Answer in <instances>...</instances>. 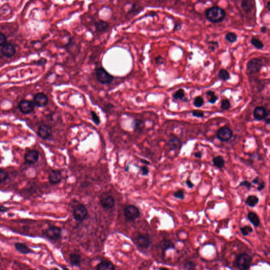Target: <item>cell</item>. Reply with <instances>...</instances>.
<instances>
[{"instance_id":"obj_1","label":"cell","mask_w":270,"mask_h":270,"mask_svg":"<svg viewBox=\"0 0 270 270\" xmlns=\"http://www.w3.org/2000/svg\"><path fill=\"white\" fill-rule=\"evenodd\" d=\"M225 11L219 6H213L205 11L206 19L212 23L222 22L225 18Z\"/></svg>"},{"instance_id":"obj_2","label":"cell","mask_w":270,"mask_h":270,"mask_svg":"<svg viewBox=\"0 0 270 270\" xmlns=\"http://www.w3.org/2000/svg\"><path fill=\"white\" fill-rule=\"evenodd\" d=\"M252 260L253 258L250 255L243 253L236 256L234 261V264L236 268L239 270H248L250 268Z\"/></svg>"},{"instance_id":"obj_3","label":"cell","mask_w":270,"mask_h":270,"mask_svg":"<svg viewBox=\"0 0 270 270\" xmlns=\"http://www.w3.org/2000/svg\"><path fill=\"white\" fill-rule=\"evenodd\" d=\"M88 210L84 204H79L74 207L72 210V215L75 220L82 222L87 217Z\"/></svg>"},{"instance_id":"obj_4","label":"cell","mask_w":270,"mask_h":270,"mask_svg":"<svg viewBox=\"0 0 270 270\" xmlns=\"http://www.w3.org/2000/svg\"><path fill=\"white\" fill-rule=\"evenodd\" d=\"M96 76L98 81L102 84H110L114 80V77L108 73L104 68L99 67L96 70Z\"/></svg>"},{"instance_id":"obj_5","label":"cell","mask_w":270,"mask_h":270,"mask_svg":"<svg viewBox=\"0 0 270 270\" xmlns=\"http://www.w3.org/2000/svg\"><path fill=\"white\" fill-rule=\"evenodd\" d=\"M44 236L49 240L53 241L60 240L62 235V230L61 228L58 226H50L46 229L43 232Z\"/></svg>"},{"instance_id":"obj_6","label":"cell","mask_w":270,"mask_h":270,"mask_svg":"<svg viewBox=\"0 0 270 270\" xmlns=\"http://www.w3.org/2000/svg\"><path fill=\"white\" fill-rule=\"evenodd\" d=\"M263 67L262 61L259 58H253L250 60L246 64L247 71L249 74L258 73L260 71Z\"/></svg>"},{"instance_id":"obj_7","label":"cell","mask_w":270,"mask_h":270,"mask_svg":"<svg viewBox=\"0 0 270 270\" xmlns=\"http://www.w3.org/2000/svg\"><path fill=\"white\" fill-rule=\"evenodd\" d=\"M124 215L127 220L133 221L140 216V212L136 206L129 205L125 208Z\"/></svg>"},{"instance_id":"obj_8","label":"cell","mask_w":270,"mask_h":270,"mask_svg":"<svg viewBox=\"0 0 270 270\" xmlns=\"http://www.w3.org/2000/svg\"><path fill=\"white\" fill-rule=\"evenodd\" d=\"M34 102L30 100H22L20 101L18 107L20 111L24 114H29L34 110Z\"/></svg>"},{"instance_id":"obj_9","label":"cell","mask_w":270,"mask_h":270,"mask_svg":"<svg viewBox=\"0 0 270 270\" xmlns=\"http://www.w3.org/2000/svg\"><path fill=\"white\" fill-rule=\"evenodd\" d=\"M135 242L140 248L146 249L150 246V238L148 234H139L135 238Z\"/></svg>"},{"instance_id":"obj_10","label":"cell","mask_w":270,"mask_h":270,"mask_svg":"<svg viewBox=\"0 0 270 270\" xmlns=\"http://www.w3.org/2000/svg\"><path fill=\"white\" fill-rule=\"evenodd\" d=\"M233 136V132L230 128L223 127L220 128L217 132V137L219 140L226 142L230 140Z\"/></svg>"},{"instance_id":"obj_11","label":"cell","mask_w":270,"mask_h":270,"mask_svg":"<svg viewBox=\"0 0 270 270\" xmlns=\"http://www.w3.org/2000/svg\"><path fill=\"white\" fill-rule=\"evenodd\" d=\"M52 134V130L50 126L46 124H41L39 126L37 135L42 139H46Z\"/></svg>"},{"instance_id":"obj_12","label":"cell","mask_w":270,"mask_h":270,"mask_svg":"<svg viewBox=\"0 0 270 270\" xmlns=\"http://www.w3.org/2000/svg\"><path fill=\"white\" fill-rule=\"evenodd\" d=\"M39 158V153L35 150H30L25 154L24 159L25 162L28 165H34L38 162Z\"/></svg>"},{"instance_id":"obj_13","label":"cell","mask_w":270,"mask_h":270,"mask_svg":"<svg viewBox=\"0 0 270 270\" xmlns=\"http://www.w3.org/2000/svg\"><path fill=\"white\" fill-rule=\"evenodd\" d=\"M33 102L36 106L42 108L46 106L48 102V97L43 92H39L34 95Z\"/></svg>"},{"instance_id":"obj_14","label":"cell","mask_w":270,"mask_h":270,"mask_svg":"<svg viewBox=\"0 0 270 270\" xmlns=\"http://www.w3.org/2000/svg\"><path fill=\"white\" fill-rule=\"evenodd\" d=\"M16 52V49L13 44L11 43H6L1 46V53L3 56L6 58H10L14 56Z\"/></svg>"},{"instance_id":"obj_15","label":"cell","mask_w":270,"mask_h":270,"mask_svg":"<svg viewBox=\"0 0 270 270\" xmlns=\"http://www.w3.org/2000/svg\"><path fill=\"white\" fill-rule=\"evenodd\" d=\"M62 177V174L60 170H52L49 175V181L52 185H56L61 182Z\"/></svg>"},{"instance_id":"obj_16","label":"cell","mask_w":270,"mask_h":270,"mask_svg":"<svg viewBox=\"0 0 270 270\" xmlns=\"http://www.w3.org/2000/svg\"><path fill=\"white\" fill-rule=\"evenodd\" d=\"M100 204L104 210H110L114 207L115 201L111 196H105L100 200Z\"/></svg>"},{"instance_id":"obj_17","label":"cell","mask_w":270,"mask_h":270,"mask_svg":"<svg viewBox=\"0 0 270 270\" xmlns=\"http://www.w3.org/2000/svg\"><path fill=\"white\" fill-rule=\"evenodd\" d=\"M266 109L263 107H257L253 111V116L256 120L261 121L264 119L266 116Z\"/></svg>"},{"instance_id":"obj_18","label":"cell","mask_w":270,"mask_h":270,"mask_svg":"<svg viewBox=\"0 0 270 270\" xmlns=\"http://www.w3.org/2000/svg\"><path fill=\"white\" fill-rule=\"evenodd\" d=\"M96 268L100 270H114L115 266L110 261L103 260L97 264Z\"/></svg>"},{"instance_id":"obj_19","label":"cell","mask_w":270,"mask_h":270,"mask_svg":"<svg viewBox=\"0 0 270 270\" xmlns=\"http://www.w3.org/2000/svg\"><path fill=\"white\" fill-rule=\"evenodd\" d=\"M14 247L17 251L22 254H28L32 253V251L27 246L26 244L22 243L16 242L14 243Z\"/></svg>"},{"instance_id":"obj_20","label":"cell","mask_w":270,"mask_h":270,"mask_svg":"<svg viewBox=\"0 0 270 270\" xmlns=\"http://www.w3.org/2000/svg\"><path fill=\"white\" fill-rule=\"evenodd\" d=\"M69 260L71 265L79 267L81 262V257L79 254L72 253L69 255Z\"/></svg>"},{"instance_id":"obj_21","label":"cell","mask_w":270,"mask_h":270,"mask_svg":"<svg viewBox=\"0 0 270 270\" xmlns=\"http://www.w3.org/2000/svg\"><path fill=\"white\" fill-rule=\"evenodd\" d=\"M248 220L255 227H257L260 226L261 224L260 220L256 213L253 212H248Z\"/></svg>"},{"instance_id":"obj_22","label":"cell","mask_w":270,"mask_h":270,"mask_svg":"<svg viewBox=\"0 0 270 270\" xmlns=\"http://www.w3.org/2000/svg\"><path fill=\"white\" fill-rule=\"evenodd\" d=\"M94 26L96 30L99 32H106L109 28V24L108 22L104 21L103 20H99V21L94 23Z\"/></svg>"},{"instance_id":"obj_23","label":"cell","mask_w":270,"mask_h":270,"mask_svg":"<svg viewBox=\"0 0 270 270\" xmlns=\"http://www.w3.org/2000/svg\"><path fill=\"white\" fill-rule=\"evenodd\" d=\"M259 202V198L255 195H249L246 198L245 203L251 207H254Z\"/></svg>"},{"instance_id":"obj_24","label":"cell","mask_w":270,"mask_h":270,"mask_svg":"<svg viewBox=\"0 0 270 270\" xmlns=\"http://www.w3.org/2000/svg\"><path fill=\"white\" fill-rule=\"evenodd\" d=\"M181 146L180 140L177 137H173L169 140L168 143V147L170 150H174L177 148H179Z\"/></svg>"},{"instance_id":"obj_25","label":"cell","mask_w":270,"mask_h":270,"mask_svg":"<svg viewBox=\"0 0 270 270\" xmlns=\"http://www.w3.org/2000/svg\"><path fill=\"white\" fill-rule=\"evenodd\" d=\"M159 246L164 252L168 250V249L175 248L174 243L170 240H164L160 242Z\"/></svg>"},{"instance_id":"obj_26","label":"cell","mask_w":270,"mask_h":270,"mask_svg":"<svg viewBox=\"0 0 270 270\" xmlns=\"http://www.w3.org/2000/svg\"><path fill=\"white\" fill-rule=\"evenodd\" d=\"M241 8L244 12L249 13L253 9V3L251 0H244L242 2Z\"/></svg>"},{"instance_id":"obj_27","label":"cell","mask_w":270,"mask_h":270,"mask_svg":"<svg viewBox=\"0 0 270 270\" xmlns=\"http://www.w3.org/2000/svg\"><path fill=\"white\" fill-rule=\"evenodd\" d=\"M212 162L214 166L220 169H222L225 166V160L221 156H217L213 159Z\"/></svg>"},{"instance_id":"obj_28","label":"cell","mask_w":270,"mask_h":270,"mask_svg":"<svg viewBox=\"0 0 270 270\" xmlns=\"http://www.w3.org/2000/svg\"><path fill=\"white\" fill-rule=\"evenodd\" d=\"M218 78L223 81L228 80L230 78V75L229 72L225 69H220L218 73Z\"/></svg>"},{"instance_id":"obj_29","label":"cell","mask_w":270,"mask_h":270,"mask_svg":"<svg viewBox=\"0 0 270 270\" xmlns=\"http://www.w3.org/2000/svg\"><path fill=\"white\" fill-rule=\"evenodd\" d=\"M206 94L208 98V102L212 104H214L218 100V97L215 95V92L212 91H208L206 92Z\"/></svg>"},{"instance_id":"obj_30","label":"cell","mask_w":270,"mask_h":270,"mask_svg":"<svg viewBox=\"0 0 270 270\" xmlns=\"http://www.w3.org/2000/svg\"><path fill=\"white\" fill-rule=\"evenodd\" d=\"M253 228L248 225L242 226L240 228L241 232L244 236H248L249 234L253 232Z\"/></svg>"},{"instance_id":"obj_31","label":"cell","mask_w":270,"mask_h":270,"mask_svg":"<svg viewBox=\"0 0 270 270\" xmlns=\"http://www.w3.org/2000/svg\"><path fill=\"white\" fill-rule=\"evenodd\" d=\"M251 42L252 45L258 49H262L264 47V44H263L262 41L258 39L253 38Z\"/></svg>"},{"instance_id":"obj_32","label":"cell","mask_w":270,"mask_h":270,"mask_svg":"<svg viewBox=\"0 0 270 270\" xmlns=\"http://www.w3.org/2000/svg\"><path fill=\"white\" fill-rule=\"evenodd\" d=\"M9 177L8 173L1 169L0 170V183L2 184L5 182Z\"/></svg>"},{"instance_id":"obj_33","label":"cell","mask_w":270,"mask_h":270,"mask_svg":"<svg viewBox=\"0 0 270 270\" xmlns=\"http://www.w3.org/2000/svg\"><path fill=\"white\" fill-rule=\"evenodd\" d=\"M225 39L228 42L234 43L237 40V36L233 32H229L225 36Z\"/></svg>"},{"instance_id":"obj_34","label":"cell","mask_w":270,"mask_h":270,"mask_svg":"<svg viewBox=\"0 0 270 270\" xmlns=\"http://www.w3.org/2000/svg\"><path fill=\"white\" fill-rule=\"evenodd\" d=\"M185 97V91L182 89H179L173 95V97L175 100L182 99Z\"/></svg>"},{"instance_id":"obj_35","label":"cell","mask_w":270,"mask_h":270,"mask_svg":"<svg viewBox=\"0 0 270 270\" xmlns=\"http://www.w3.org/2000/svg\"><path fill=\"white\" fill-rule=\"evenodd\" d=\"M204 99L202 97L198 96L194 99L193 104L196 107H200L204 104Z\"/></svg>"},{"instance_id":"obj_36","label":"cell","mask_w":270,"mask_h":270,"mask_svg":"<svg viewBox=\"0 0 270 270\" xmlns=\"http://www.w3.org/2000/svg\"><path fill=\"white\" fill-rule=\"evenodd\" d=\"M231 104L228 99H224L222 101L220 104V108L222 110H227L230 108Z\"/></svg>"},{"instance_id":"obj_37","label":"cell","mask_w":270,"mask_h":270,"mask_svg":"<svg viewBox=\"0 0 270 270\" xmlns=\"http://www.w3.org/2000/svg\"><path fill=\"white\" fill-rule=\"evenodd\" d=\"M90 114H91V116L92 121H94V124L96 125H99L100 124V118L98 117L96 113L94 112V111H91Z\"/></svg>"},{"instance_id":"obj_38","label":"cell","mask_w":270,"mask_h":270,"mask_svg":"<svg viewBox=\"0 0 270 270\" xmlns=\"http://www.w3.org/2000/svg\"><path fill=\"white\" fill-rule=\"evenodd\" d=\"M252 183L248 182V180H243V181H242L240 183L238 186H241V187L244 186V187L247 188L248 190H250L252 188Z\"/></svg>"},{"instance_id":"obj_39","label":"cell","mask_w":270,"mask_h":270,"mask_svg":"<svg viewBox=\"0 0 270 270\" xmlns=\"http://www.w3.org/2000/svg\"><path fill=\"white\" fill-rule=\"evenodd\" d=\"M174 196L176 198H178L180 200H184L185 198V194L184 191L183 190H178L174 193Z\"/></svg>"},{"instance_id":"obj_40","label":"cell","mask_w":270,"mask_h":270,"mask_svg":"<svg viewBox=\"0 0 270 270\" xmlns=\"http://www.w3.org/2000/svg\"><path fill=\"white\" fill-rule=\"evenodd\" d=\"M193 116L197 118H203L204 116V113L201 110H195L192 111Z\"/></svg>"},{"instance_id":"obj_41","label":"cell","mask_w":270,"mask_h":270,"mask_svg":"<svg viewBox=\"0 0 270 270\" xmlns=\"http://www.w3.org/2000/svg\"><path fill=\"white\" fill-rule=\"evenodd\" d=\"M7 43V38L3 33H0V46H2Z\"/></svg>"},{"instance_id":"obj_42","label":"cell","mask_w":270,"mask_h":270,"mask_svg":"<svg viewBox=\"0 0 270 270\" xmlns=\"http://www.w3.org/2000/svg\"><path fill=\"white\" fill-rule=\"evenodd\" d=\"M185 269H195L196 268V265L194 263L192 262H188L186 263L184 265Z\"/></svg>"},{"instance_id":"obj_43","label":"cell","mask_w":270,"mask_h":270,"mask_svg":"<svg viewBox=\"0 0 270 270\" xmlns=\"http://www.w3.org/2000/svg\"><path fill=\"white\" fill-rule=\"evenodd\" d=\"M140 170L142 172V174L144 176H146L148 175L149 173V170L148 167L146 166H143L140 167Z\"/></svg>"},{"instance_id":"obj_44","label":"cell","mask_w":270,"mask_h":270,"mask_svg":"<svg viewBox=\"0 0 270 270\" xmlns=\"http://www.w3.org/2000/svg\"><path fill=\"white\" fill-rule=\"evenodd\" d=\"M264 120L266 124H270V110L266 112V116L265 117Z\"/></svg>"},{"instance_id":"obj_45","label":"cell","mask_w":270,"mask_h":270,"mask_svg":"<svg viewBox=\"0 0 270 270\" xmlns=\"http://www.w3.org/2000/svg\"><path fill=\"white\" fill-rule=\"evenodd\" d=\"M262 179H261L259 177L257 176L255 178L253 179V180L252 181V184L258 185L259 184H260V183L262 182Z\"/></svg>"},{"instance_id":"obj_46","label":"cell","mask_w":270,"mask_h":270,"mask_svg":"<svg viewBox=\"0 0 270 270\" xmlns=\"http://www.w3.org/2000/svg\"><path fill=\"white\" fill-rule=\"evenodd\" d=\"M258 186L257 187V190H258V191H262L265 188V182H264V181L262 180L260 184H259Z\"/></svg>"},{"instance_id":"obj_47","label":"cell","mask_w":270,"mask_h":270,"mask_svg":"<svg viewBox=\"0 0 270 270\" xmlns=\"http://www.w3.org/2000/svg\"><path fill=\"white\" fill-rule=\"evenodd\" d=\"M186 184L188 188H192L194 186V184L188 179L186 180Z\"/></svg>"},{"instance_id":"obj_48","label":"cell","mask_w":270,"mask_h":270,"mask_svg":"<svg viewBox=\"0 0 270 270\" xmlns=\"http://www.w3.org/2000/svg\"><path fill=\"white\" fill-rule=\"evenodd\" d=\"M181 28H182V25L179 23H176L174 26V30L175 31H178V30H180Z\"/></svg>"},{"instance_id":"obj_49","label":"cell","mask_w":270,"mask_h":270,"mask_svg":"<svg viewBox=\"0 0 270 270\" xmlns=\"http://www.w3.org/2000/svg\"><path fill=\"white\" fill-rule=\"evenodd\" d=\"M8 210V208H6V207H5V206L1 205V207H0V212H1V213L5 212Z\"/></svg>"},{"instance_id":"obj_50","label":"cell","mask_w":270,"mask_h":270,"mask_svg":"<svg viewBox=\"0 0 270 270\" xmlns=\"http://www.w3.org/2000/svg\"><path fill=\"white\" fill-rule=\"evenodd\" d=\"M194 156H195V157H196V158H202V153L200 152H196L194 154Z\"/></svg>"},{"instance_id":"obj_51","label":"cell","mask_w":270,"mask_h":270,"mask_svg":"<svg viewBox=\"0 0 270 270\" xmlns=\"http://www.w3.org/2000/svg\"><path fill=\"white\" fill-rule=\"evenodd\" d=\"M156 62L157 63H158L159 64H160V61L162 62V60H163V59H162L161 56H159L157 57V58L156 59Z\"/></svg>"},{"instance_id":"obj_52","label":"cell","mask_w":270,"mask_h":270,"mask_svg":"<svg viewBox=\"0 0 270 270\" xmlns=\"http://www.w3.org/2000/svg\"><path fill=\"white\" fill-rule=\"evenodd\" d=\"M140 161H141V162H142V163H143V164H145V165H149V164H150V163H149V162H148L147 160H145V159H141V160H140Z\"/></svg>"},{"instance_id":"obj_53","label":"cell","mask_w":270,"mask_h":270,"mask_svg":"<svg viewBox=\"0 0 270 270\" xmlns=\"http://www.w3.org/2000/svg\"><path fill=\"white\" fill-rule=\"evenodd\" d=\"M266 26H262V28H261V32H263V33H265V32H266Z\"/></svg>"},{"instance_id":"obj_54","label":"cell","mask_w":270,"mask_h":270,"mask_svg":"<svg viewBox=\"0 0 270 270\" xmlns=\"http://www.w3.org/2000/svg\"><path fill=\"white\" fill-rule=\"evenodd\" d=\"M266 8L268 9V10L270 11V1L268 3V4H267V5H266Z\"/></svg>"}]
</instances>
